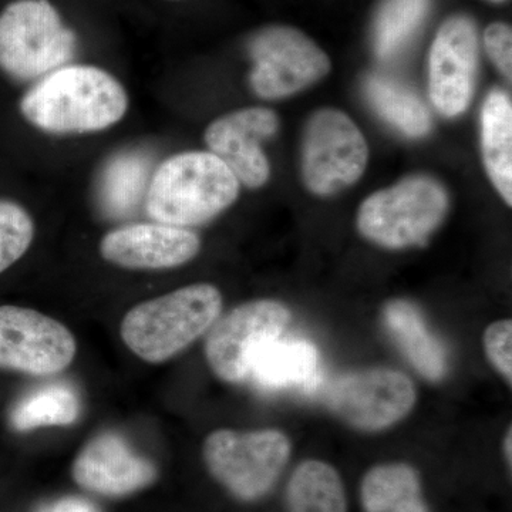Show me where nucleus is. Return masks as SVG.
I'll return each instance as SVG.
<instances>
[{
  "mask_svg": "<svg viewBox=\"0 0 512 512\" xmlns=\"http://www.w3.org/2000/svg\"><path fill=\"white\" fill-rule=\"evenodd\" d=\"M128 96L123 84L96 66H63L43 76L23 96V117L53 134L106 130L126 116Z\"/></svg>",
  "mask_w": 512,
  "mask_h": 512,
  "instance_id": "obj_1",
  "label": "nucleus"
},
{
  "mask_svg": "<svg viewBox=\"0 0 512 512\" xmlns=\"http://www.w3.org/2000/svg\"><path fill=\"white\" fill-rule=\"evenodd\" d=\"M239 181L220 158L188 151L165 160L148 184V215L161 224L194 227L217 217L237 200Z\"/></svg>",
  "mask_w": 512,
  "mask_h": 512,
  "instance_id": "obj_2",
  "label": "nucleus"
},
{
  "mask_svg": "<svg viewBox=\"0 0 512 512\" xmlns=\"http://www.w3.org/2000/svg\"><path fill=\"white\" fill-rule=\"evenodd\" d=\"M221 309L215 286H184L134 306L121 322V339L144 362L163 363L208 332Z\"/></svg>",
  "mask_w": 512,
  "mask_h": 512,
  "instance_id": "obj_3",
  "label": "nucleus"
},
{
  "mask_svg": "<svg viewBox=\"0 0 512 512\" xmlns=\"http://www.w3.org/2000/svg\"><path fill=\"white\" fill-rule=\"evenodd\" d=\"M77 39L49 0H13L0 10V70L12 79H39L60 69Z\"/></svg>",
  "mask_w": 512,
  "mask_h": 512,
  "instance_id": "obj_4",
  "label": "nucleus"
},
{
  "mask_svg": "<svg viewBox=\"0 0 512 512\" xmlns=\"http://www.w3.org/2000/svg\"><path fill=\"white\" fill-rule=\"evenodd\" d=\"M292 444L288 436L275 429L214 431L202 448L205 466L239 501L254 503L271 493L282 476Z\"/></svg>",
  "mask_w": 512,
  "mask_h": 512,
  "instance_id": "obj_5",
  "label": "nucleus"
},
{
  "mask_svg": "<svg viewBox=\"0 0 512 512\" xmlns=\"http://www.w3.org/2000/svg\"><path fill=\"white\" fill-rule=\"evenodd\" d=\"M447 210V194L439 183L410 177L367 198L357 214V228L380 247H413L439 228Z\"/></svg>",
  "mask_w": 512,
  "mask_h": 512,
  "instance_id": "obj_6",
  "label": "nucleus"
},
{
  "mask_svg": "<svg viewBox=\"0 0 512 512\" xmlns=\"http://www.w3.org/2000/svg\"><path fill=\"white\" fill-rule=\"evenodd\" d=\"M329 412L350 427L380 431L409 416L417 392L409 376L387 367H370L332 380L323 393Z\"/></svg>",
  "mask_w": 512,
  "mask_h": 512,
  "instance_id": "obj_7",
  "label": "nucleus"
},
{
  "mask_svg": "<svg viewBox=\"0 0 512 512\" xmlns=\"http://www.w3.org/2000/svg\"><path fill=\"white\" fill-rule=\"evenodd\" d=\"M291 319L284 303L258 299L242 303L215 320L205 340V357L212 372L228 383L248 380L255 356L281 338Z\"/></svg>",
  "mask_w": 512,
  "mask_h": 512,
  "instance_id": "obj_8",
  "label": "nucleus"
},
{
  "mask_svg": "<svg viewBox=\"0 0 512 512\" xmlns=\"http://www.w3.org/2000/svg\"><path fill=\"white\" fill-rule=\"evenodd\" d=\"M254 62L251 86L262 99H282L319 82L330 60L308 36L286 26H269L249 39Z\"/></svg>",
  "mask_w": 512,
  "mask_h": 512,
  "instance_id": "obj_9",
  "label": "nucleus"
},
{
  "mask_svg": "<svg viewBox=\"0 0 512 512\" xmlns=\"http://www.w3.org/2000/svg\"><path fill=\"white\" fill-rule=\"evenodd\" d=\"M369 150L356 124L339 110H320L303 138V180L316 195L328 197L355 184L365 173Z\"/></svg>",
  "mask_w": 512,
  "mask_h": 512,
  "instance_id": "obj_10",
  "label": "nucleus"
},
{
  "mask_svg": "<svg viewBox=\"0 0 512 512\" xmlns=\"http://www.w3.org/2000/svg\"><path fill=\"white\" fill-rule=\"evenodd\" d=\"M76 339L59 320L22 306H0V369L33 376L63 372L76 356Z\"/></svg>",
  "mask_w": 512,
  "mask_h": 512,
  "instance_id": "obj_11",
  "label": "nucleus"
},
{
  "mask_svg": "<svg viewBox=\"0 0 512 512\" xmlns=\"http://www.w3.org/2000/svg\"><path fill=\"white\" fill-rule=\"evenodd\" d=\"M430 97L443 116L467 110L476 86L478 36L473 20L453 16L443 23L430 50Z\"/></svg>",
  "mask_w": 512,
  "mask_h": 512,
  "instance_id": "obj_12",
  "label": "nucleus"
},
{
  "mask_svg": "<svg viewBox=\"0 0 512 512\" xmlns=\"http://www.w3.org/2000/svg\"><path fill=\"white\" fill-rule=\"evenodd\" d=\"M278 117L264 107L234 111L210 124L205 143L220 158L239 183L248 188L262 187L268 181L269 163L261 144L278 131Z\"/></svg>",
  "mask_w": 512,
  "mask_h": 512,
  "instance_id": "obj_13",
  "label": "nucleus"
},
{
  "mask_svg": "<svg viewBox=\"0 0 512 512\" xmlns=\"http://www.w3.org/2000/svg\"><path fill=\"white\" fill-rule=\"evenodd\" d=\"M201 241L190 229L161 224H133L114 229L100 242V254L126 269H170L198 255Z\"/></svg>",
  "mask_w": 512,
  "mask_h": 512,
  "instance_id": "obj_14",
  "label": "nucleus"
},
{
  "mask_svg": "<svg viewBox=\"0 0 512 512\" xmlns=\"http://www.w3.org/2000/svg\"><path fill=\"white\" fill-rule=\"evenodd\" d=\"M73 478L93 493L124 497L153 484L157 468L138 456L119 434L103 433L80 451L74 460Z\"/></svg>",
  "mask_w": 512,
  "mask_h": 512,
  "instance_id": "obj_15",
  "label": "nucleus"
},
{
  "mask_svg": "<svg viewBox=\"0 0 512 512\" xmlns=\"http://www.w3.org/2000/svg\"><path fill=\"white\" fill-rule=\"evenodd\" d=\"M383 323L410 365L430 382H441L448 373V352L412 302L393 299L383 308Z\"/></svg>",
  "mask_w": 512,
  "mask_h": 512,
  "instance_id": "obj_16",
  "label": "nucleus"
},
{
  "mask_svg": "<svg viewBox=\"0 0 512 512\" xmlns=\"http://www.w3.org/2000/svg\"><path fill=\"white\" fill-rule=\"evenodd\" d=\"M319 355L305 339L278 338L255 356L248 380L266 392L311 387L318 376Z\"/></svg>",
  "mask_w": 512,
  "mask_h": 512,
  "instance_id": "obj_17",
  "label": "nucleus"
},
{
  "mask_svg": "<svg viewBox=\"0 0 512 512\" xmlns=\"http://www.w3.org/2000/svg\"><path fill=\"white\" fill-rule=\"evenodd\" d=\"M360 503L365 512H431L419 471L400 461L366 471L360 483Z\"/></svg>",
  "mask_w": 512,
  "mask_h": 512,
  "instance_id": "obj_18",
  "label": "nucleus"
},
{
  "mask_svg": "<svg viewBox=\"0 0 512 512\" xmlns=\"http://www.w3.org/2000/svg\"><path fill=\"white\" fill-rule=\"evenodd\" d=\"M485 168L508 205L512 202V104L508 94L493 90L481 111Z\"/></svg>",
  "mask_w": 512,
  "mask_h": 512,
  "instance_id": "obj_19",
  "label": "nucleus"
},
{
  "mask_svg": "<svg viewBox=\"0 0 512 512\" xmlns=\"http://www.w3.org/2000/svg\"><path fill=\"white\" fill-rule=\"evenodd\" d=\"M285 497L288 512H348L342 477L325 461L299 464L286 484Z\"/></svg>",
  "mask_w": 512,
  "mask_h": 512,
  "instance_id": "obj_20",
  "label": "nucleus"
},
{
  "mask_svg": "<svg viewBox=\"0 0 512 512\" xmlns=\"http://www.w3.org/2000/svg\"><path fill=\"white\" fill-rule=\"evenodd\" d=\"M151 180V158L143 151H126L111 158L100 184V202L111 218L133 214Z\"/></svg>",
  "mask_w": 512,
  "mask_h": 512,
  "instance_id": "obj_21",
  "label": "nucleus"
},
{
  "mask_svg": "<svg viewBox=\"0 0 512 512\" xmlns=\"http://www.w3.org/2000/svg\"><path fill=\"white\" fill-rule=\"evenodd\" d=\"M365 92L373 109L407 137H423L431 128L430 111L406 84L383 74H370Z\"/></svg>",
  "mask_w": 512,
  "mask_h": 512,
  "instance_id": "obj_22",
  "label": "nucleus"
},
{
  "mask_svg": "<svg viewBox=\"0 0 512 512\" xmlns=\"http://www.w3.org/2000/svg\"><path fill=\"white\" fill-rule=\"evenodd\" d=\"M80 416V400L69 384H46L23 397L10 414L13 429L28 431L47 426H69Z\"/></svg>",
  "mask_w": 512,
  "mask_h": 512,
  "instance_id": "obj_23",
  "label": "nucleus"
},
{
  "mask_svg": "<svg viewBox=\"0 0 512 512\" xmlns=\"http://www.w3.org/2000/svg\"><path fill=\"white\" fill-rule=\"evenodd\" d=\"M430 9V0H384L373 29L380 60H392L409 45Z\"/></svg>",
  "mask_w": 512,
  "mask_h": 512,
  "instance_id": "obj_24",
  "label": "nucleus"
},
{
  "mask_svg": "<svg viewBox=\"0 0 512 512\" xmlns=\"http://www.w3.org/2000/svg\"><path fill=\"white\" fill-rule=\"evenodd\" d=\"M35 238V222L18 202L0 198V274L28 252Z\"/></svg>",
  "mask_w": 512,
  "mask_h": 512,
  "instance_id": "obj_25",
  "label": "nucleus"
},
{
  "mask_svg": "<svg viewBox=\"0 0 512 512\" xmlns=\"http://www.w3.org/2000/svg\"><path fill=\"white\" fill-rule=\"evenodd\" d=\"M484 350L491 365L501 376L512 383V322L510 319L497 320L487 326L484 332Z\"/></svg>",
  "mask_w": 512,
  "mask_h": 512,
  "instance_id": "obj_26",
  "label": "nucleus"
},
{
  "mask_svg": "<svg viewBox=\"0 0 512 512\" xmlns=\"http://www.w3.org/2000/svg\"><path fill=\"white\" fill-rule=\"evenodd\" d=\"M485 50L507 79L512 74V33L505 23H493L484 33Z\"/></svg>",
  "mask_w": 512,
  "mask_h": 512,
  "instance_id": "obj_27",
  "label": "nucleus"
},
{
  "mask_svg": "<svg viewBox=\"0 0 512 512\" xmlns=\"http://www.w3.org/2000/svg\"><path fill=\"white\" fill-rule=\"evenodd\" d=\"M36 512H100L99 508L82 497H63L40 505Z\"/></svg>",
  "mask_w": 512,
  "mask_h": 512,
  "instance_id": "obj_28",
  "label": "nucleus"
},
{
  "mask_svg": "<svg viewBox=\"0 0 512 512\" xmlns=\"http://www.w3.org/2000/svg\"><path fill=\"white\" fill-rule=\"evenodd\" d=\"M512 431L511 427L508 429L507 433H505L504 437V443H503V450H504V457L505 460L508 461V466L511 467L512 463Z\"/></svg>",
  "mask_w": 512,
  "mask_h": 512,
  "instance_id": "obj_29",
  "label": "nucleus"
},
{
  "mask_svg": "<svg viewBox=\"0 0 512 512\" xmlns=\"http://www.w3.org/2000/svg\"><path fill=\"white\" fill-rule=\"evenodd\" d=\"M493 2H504V0H493Z\"/></svg>",
  "mask_w": 512,
  "mask_h": 512,
  "instance_id": "obj_30",
  "label": "nucleus"
}]
</instances>
